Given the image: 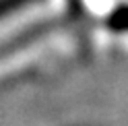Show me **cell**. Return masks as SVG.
<instances>
[{
  "label": "cell",
  "instance_id": "6da1fadb",
  "mask_svg": "<svg viewBox=\"0 0 128 126\" xmlns=\"http://www.w3.org/2000/svg\"><path fill=\"white\" fill-rule=\"evenodd\" d=\"M108 27L114 31H128V6H120L110 14Z\"/></svg>",
  "mask_w": 128,
  "mask_h": 126
},
{
  "label": "cell",
  "instance_id": "7a4b0ae2",
  "mask_svg": "<svg viewBox=\"0 0 128 126\" xmlns=\"http://www.w3.org/2000/svg\"><path fill=\"white\" fill-rule=\"evenodd\" d=\"M29 2H35V0H0V17H6V14L23 8Z\"/></svg>",
  "mask_w": 128,
  "mask_h": 126
}]
</instances>
